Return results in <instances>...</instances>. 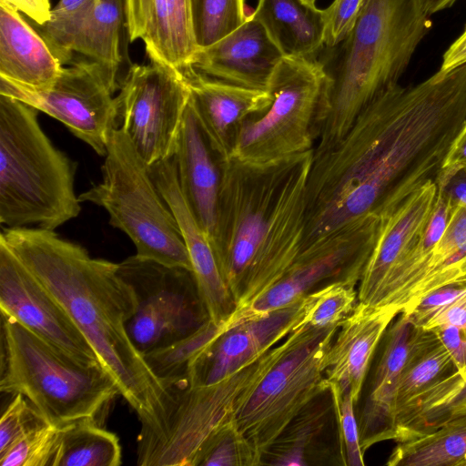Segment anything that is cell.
I'll use <instances>...</instances> for the list:
<instances>
[{
	"instance_id": "cell-7",
	"label": "cell",
	"mask_w": 466,
	"mask_h": 466,
	"mask_svg": "<svg viewBox=\"0 0 466 466\" xmlns=\"http://www.w3.org/2000/svg\"><path fill=\"white\" fill-rule=\"evenodd\" d=\"M283 342L227 378L204 386L186 378L162 382L157 410L140 419L137 464L141 466H197L208 441L228 422L249 390L278 360Z\"/></svg>"
},
{
	"instance_id": "cell-26",
	"label": "cell",
	"mask_w": 466,
	"mask_h": 466,
	"mask_svg": "<svg viewBox=\"0 0 466 466\" xmlns=\"http://www.w3.org/2000/svg\"><path fill=\"white\" fill-rule=\"evenodd\" d=\"M453 284H466V208L455 204L442 236L390 305L405 313L429 293Z\"/></svg>"
},
{
	"instance_id": "cell-11",
	"label": "cell",
	"mask_w": 466,
	"mask_h": 466,
	"mask_svg": "<svg viewBox=\"0 0 466 466\" xmlns=\"http://www.w3.org/2000/svg\"><path fill=\"white\" fill-rule=\"evenodd\" d=\"M118 273L135 294L136 311L126 329L141 355L188 336L209 319L193 270L136 254L118 263Z\"/></svg>"
},
{
	"instance_id": "cell-33",
	"label": "cell",
	"mask_w": 466,
	"mask_h": 466,
	"mask_svg": "<svg viewBox=\"0 0 466 466\" xmlns=\"http://www.w3.org/2000/svg\"><path fill=\"white\" fill-rule=\"evenodd\" d=\"M208 319L198 329L166 347L142 355L154 376L162 383L186 377L198 357L227 329Z\"/></svg>"
},
{
	"instance_id": "cell-8",
	"label": "cell",
	"mask_w": 466,
	"mask_h": 466,
	"mask_svg": "<svg viewBox=\"0 0 466 466\" xmlns=\"http://www.w3.org/2000/svg\"><path fill=\"white\" fill-rule=\"evenodd\" d=\"M102 175L100 183L78 197L80 202L105 208L109 224L129 237L137 256L192 270L174 214L156 187L148 166L119 128L110 135Z\"/></svg>"
},
{
	"instance_id": "cell-16",
	"label": "cell",
	"mask_w": 466,
	"mask_h": 466,
	"mask_svg": "<svg viewBox=\"0 0 466 466\" xmlns=\"http://www.w3.org/2000/svg\"><path fill=\"white\" fill-rule=\"evenodd\" d=\"M124 27L126 0H85L69 11L52 12L38 32L63 66L81 55L118 71Z\"/></svg>"
},
{
	"instance_id": "cell-37",
	"label": "cell",
	"mask_w": 466,
	"mask_h": 466,
	"mask_svg": "<svg viewBox=\"0 0 466 466\" xmlns=\"http://www.w3.org/2000/svg\"><path fill=\"white\" fill-rule=\"evenodd\" d=\"M263 465L248 439L233 420L225 424L207 443L197 466Z\"/></svg>"
},
{
	"instance_id": "cell-38",
	"label": "cell",
	"mask_w": 466,
	"mask_h": 466,
	"mask_svg": "<svg viewBox=\"0 0 466 466\" xmlns=\"http://www.w3.org/2000/svg\"><path fill=\"white\" fill-rule=\"evenodd\" d=\"M60 426L45 423L18 439L0 454L1 466H52Z\"/></svg>"
},
{
	"instance_id": "cell-4",
	"label": "cell",
	"mask_w": 466,
	"mask_h": 466,
	"mask_svg": "<svg viewBox=\"0 0 466 466\" xmlns=\"http://www.w3.org/2000/svg\"><path fill=\"white\" fill-rule=\"evenodd\" d=\"M431 28L420 0H367L350 35L319 59L330 107L315 151L335 145L373 99L399 84Z\"/></svg>"
},
{
	"instance_id": "cell-6",
	"label": "cell",
	"mask_w": 466,
	"mask_h": 466,
	"mask_svg": "<svg viewBox=\"0 0 466 466\" xmlns=\"http://www.w3.org/2000/svg\"><path fill=\"white\" fill-rule=\"evenodd\" d=\"M2 392L22 394L56 426L95 419L120 394L100 362L77 359L2 315Z\"/></svg>"
},
{
	"instance_id": "cell-40",
	"label": "cell",
	"mask_w": 466,
	"mask_h": 466,
	"mask_svg": "<svg viewBox=\"0 0 466 466\" xmlns=\"http://www.w3.org/2000/svg\"><path fill=\"white\" fill-rule=\"evenodd\" d=\"M48 423L22 394H15L0 420V454L31 430Z\"/></svg>"
},
{
	"instance_id": "cell-50",
	"label": "cell",
	"mask_w": 466,
	"mask_h": 466,
	"mask_svg": "<svg viewBox=\"0 0 466 466\" xmlns=\"http://www.w3.org/2000/svg\"><path fill=\"white\" fill-rule=\"evenodd\" d=\"M457 0H420L424 11L432 15L451 7Z\"/></svg>"
},
{
	"instance_id": "cell-30",
	"label": "cell",
	"mask_w": 466,
	"mask_h": 466,
	"mask_svg": "<svg viewBox=\"0 0 466 466\" xmlns=\"http://www.w3.org/2000/svg\"><path fill=\"white\" fill-rule=\"evenodd\" d=\"M466 460V392L434 431L397 443L388 466H462Z\"/></svg>"
},
{
	"instance_id": "cell-9",
	"label": "cell",
	"mask_w": 466,
	"mask_h": 466,
	"mask_svg": "<svg viewBox=\"0 0 466 466\" xmlns=\"http://www.w3.org/2000/svg\"><path fill=\"white\" fill-rule=\"evenodd\" d=\"M329 86L319 59L284 56L269 81V106L245 120L232 157L264 163L314 149L329 113Z\"/></svg>"
},
{
	"instance_id": "cell-25",
	"label": "cell",
	"mask_w": 466,
	"mask_h": 466,
	"mask_svg": "<svg viewBox=\"0 0 466 466\" xmlns=\"http://www.w3.org/2000/svg\"><path fill=\"white\" fill-rule=\"evenodd\" d=\"M63 67L38 30L0 1V77L41 90L55 83Z\"/></svg>"
},
{
	"instance_id": "cell-2",
	"label": "cell",
	"mask_w": 466,
	"mask_h": 466,
	"mask_svg": "<svg viewBox=\"0 0 466 466\" xmlns=\"http://www.w3.org/2000/svg\"><path fill=\"white\" fill-rule=\"evenodd\" d=\"M313 154L314 149L264 163L219 158L210 244L238 309L274 285L302 250Z\"/></svg>"
},
{
	"instance_id": "cell-10",
	"label": "cell",
	"mask_w": 466,
	"mask_h": 466,
	"mask_svg": "<svg viewBox=\"0 0 466 466\" xmlns=\"http://www.w3.org/2000/svg\"><path fill=\"white\" fill-rule=\"evenodd\" d=\"M339 325L300 323L284 339L278 360L246 392L234 421L261 458L288 424L309 402L329 390L326 353Z\"/></svg>"
},
{
	"instance_id": "cell-14",
	"label": "cell",
	"mask_w": 466,
	"mask_h": 466,
	"mask_svg": "<svg viewBox=\"0 0 466 466\" xmlns=\"http://www.w3.org/2000/svg\"><path fill=\"white\" fill-rule=\"evenodd\" d=\"M380 223L379 217L366 216L303 249L274 285L237 309L228 327L288 306L333 282L359 285Z\"/></svg>"
},
{
	"instance_id": "cell-13",
	"label": "cell",
	"mask_w": 466,
	"mask_h": 466,
	"mask_svg": "<svg viewBox=\"0 0 466 466\" xmlns=\"http://www.w3.org/2000/svg\"><path fill=\"white\" fill-rule=\"evenodd\" d=\"M189 98L184 74L153 62L131 66L120 82L116 128L148 167L173 157Z\"/></svg>"
},
{
	"instance_id": "cell-20",
	"label": "cell",
	"mask_w": 466,
	"mask_h": 466,
	"mask_svg": "<svg viewBox=\"0 0 466 466\" xmlns=\"http://www.w3.org/2000/svg\"><path fill=\"white\" fill-rule=\"evenodd\" d=\"M251 13L237 30L208 46L199 47L192 67L211 78L268 91L273 72L284 56Z\"/></svg>"
},
{
	"instance_id": "cell-42",
	"label": "cell",
	"mask_w": 466,
	"mask_h": 466,
	"mask_svg": "<svg viewBox=\"0 0 466 466\" xmlns=\"http://www.w3.org/2000/svg\"><path fill=\"white\" fill-rule=\"evenodd\" d=\"M466 292V284H453L438 289L423 297L415 307L404 314L420 327L424 325L444 307Z\"/></svg>"
},
{
	"instance_id": "cell-44",
	"label": "cell",
	"mask_w": 466,
	"mask_h": 466,
	"mask_svg": "<svg viewBox=\"0 0 466 466\" xmlns=\"http://www.w3.org/2000/svg\"><path fill=\"white\" fill-rule=\"evenodd\" d=\"M449 351L456 370L466 381V335L452 325H441L431 330Z\"/></svg>"
},
{
	"instance_id": "cell-1",
	"label": "cell",
	"mask_w": 466,
	"mask_h": 466,
	"mask_svg": "<svg viewBox=\"0 0 466 466\" xmlns=\"http://www.w3.org/2000/svg\"><path fill=\"white\" fill-rule=\"evenodd\" d=\"M465 121L466 64L380 94L335 145L314 150L302 250L435 182Z\"/></svg>"
},
{
	"instance_id": "cell-34",
	"label": "cell",
	"mask_w": 466,
	"mask_h": 466,
	"mask_svg": "<svg viewBox=\"0 0 466 466\" xmlns=\"http://www.w3.org/2000/svg\"><path fill=\"white\" fill-rule=\"evenodd\" d=\"M454 370L456 369L451 357L440 340L415 356L405 368L398 382L393 400L391 423L395 413L410 400Z\"/></svg>"
},
{
	"instance_id": "cell-18",
	"label": "cell",
	"mask_w": 466,
	"mask_h": 466,
	"mask_svg": "<svg viewBox=\"0 0 466 466\" xmlns=\"http://www.w3.org/2000/svg\"><path fill=\"white\" fill-rule=\"evenodd\" d=\"M384 344L360 415V444L365 452L372 445L389 441L393 400L400 378L419 353L439 340L400 313L384 334Z\"/></svg>"
},
{
	"instance_id": "cell-41",
	"label": "cell",
	"mask_w": 466,
	"mask_h": 466,
	"mask_svg": "<svg viewBox=\"0 0 466 466\" xmlns=\"http://www.w3.org/2000/svg\"><path fill=\"white\" fill-rule=\"evenodd\" d=\"M367 0H334L325 9V47L332 48L345 40L354 28Z\"/></svg>"
},
{
	"instance_id": "cell-24",
	"label": "cell",
	"mask_w": 466,
	"mask_h": 466,
	"mask_svg": "<svg viewBox=\"0 0 466 466\" xmlns=\"http://www.w3.org/2000/svg\"><path fill=\"white\" fill-rule=\"evenodd\" d=\"M173 158L183 197L210 242L217 220L220 162L209 145L190 98Z\"/></svg>"
},
{
	"instance_id": "cell-29",
	"label": "cell",
	"mask_w": 466,
	"mask_h": 466,
	"mask_svg": "<svg viewBox=\"0 0 466 466\" xmlns=\"http://www.w3.org/2000/svg\"><path fill=\"white\" fill-rule=\"evenodd\" d=\"M335 418L332 394L328 390L288 424L263 457V464L306 466L321 463L328 452L321 441Z\"/></svg>"
},
{
	"instance_id": "cell-15",
	"label": "cell",
	"mask_w": 466,
	"mask_h": 466,
	"mask_svg": "<svg viewBox=\"0 0 466 466\" xmlns=\"http://www.w3.org/2000/svg\"><path fill=\"white\" fill-rule=\"evenodd\" d=\"M0 309L2 315L72 356L87 362H100L65 309L2 239Z\"/></svg>"
},
{
	"instance_id": "cell-3",
	"label": "cell",
	"mask_w": 466,
	"mask_h": 466,
	"mask_svg": "<svg viewBox=\"0 0 466 466\" xmlns=\"http://www.w3.org/2000/svg\"><path fill=\"white\" fill-rule=\"evenodd\" d=\"M0 239L65 309L138 418L150 416L164 387L127 335L137 303L118 263L93 258L50 229L7 228Z\"/></svg>"
},
{
	"instance_id": "cell-43",
	"label": "cell",
	"mask_w": 466,
	"mask_h": 466,
	"mask_svg": "<svg viewBox=\"0 0 466 466\" xmlns=\"http://www.w3.org/2000/svg\"><path fill=\"white\" fill-rule=\"evenodd\" d=\"M460 173H466V121L455 137L436 178L438 190H442Z\"/></svg>"
},
{
	"instance_id": "cell-31",
	"label": "cell",
	"mask_w": 466,
	"mask_h": 466,
	"mask_svg": "<svg viewBox=\"0 0 466 466\" xmlns=\"http://www.w3.org/2000/svg\"><path fill=\"white\" fill-rule=\"evenodd\" d=\"M465 392L466 381L454 370L395 413L389 440L403 443L434 431Z\"/></svg>"
},
{
	"instance_id": "cell-52",
	"label": "cell",
	"mask_w": 466,
	"mask_h": 466,
	"mask_svg": "<svg viewBox=\"0 0 466 466\" xmlns=\"http://www.w3.org/2000/svg\"><path fill=\"white\" fill-rule=\"evenodd\" d=\"M462 466H466V460L463 461Z\"/></svg>"
},
{
	"instance_id": "cell-32",
	"label": "cell",
	"mask_w": 466,
	"mask_h": 466,
	"mask_svg": "<svg viewBox=\"0 0 466 466\" xmlns=\"http://www.w3.org/2000/svg\"><path fill=\"white\" fill-rule=\"evenodd\" d=\"M121 459L118 437L86 418L60 426L52 466H118Z\"/></svg>"
},
{
	"instance_id": "cell-28",
	"label": "cell",
	"mask_w": 466,
	"mask_h": 466,
	"mask_svg": "<svg viewBox=\"0 0 466 466\" xmlns=\"http://www.w3.org/2000/svg\"><path fill=\"white\" fill-rule=\"evenodd\" d=\"M141 40L150 62L180 72L192 67L199 48L194 0H152Z\"/></svg>"
},
{
	"instance_id": "cell-47",
	"label": "cell",
	"mask_w": 466,
	"mask_h": 466,
	"mask_svg": "<svg viewBox=\"0 0 466 466\" xmlns=\"http://www.w3.org/2000/svg\"><path fill=\"white\" fill-rule=\"evenodd\" d=\"M3 1L19 13H22L32 19L37 25H43L51 18L53 7L50 0H0Z\"/></svg>"
},
{
	"instance_id": "cell-46",
	"label": "cell",
	"mask_w": 466,
	"mask_h": 466,
	"mask_svg": "<svg viewBox=\"0 0 466 466\" xmlns=\"http://www.w3.org/2000/svg\"><path fill=\"white\" fill-rule=\"evenodd\" d=\"M441 325L458 327L466 335V292L444 307L422 329L431 331Z\"/></svg>"
},
{
	"instance_id": "cell-39",
	"label": "cell",
	"mask_w": 466,
	"mask_h": 466,
	"mask_svg": "<svg viewBox=\"0 0 466 466\" xmlns=\"http://www.w3.org/2000/svg\"><path fill=\"white\" fill-rule=\"evenodd\" d=\"M332 394L341 464L365 465L359 423L355 415V402L350 392L341 393L334 386H329Z\"/></svg>"
},
{
	"instance_id": "cell-22",
	"label": "cell",
	"mask_w": 466,
	"mask_h": 466,
	"mask_svg": "<svg viewBox=\"0 0 466 466\" xmlns=\"http://www.w3.org/2000/svg\"><path fill=\"white\" fill-rule=\"evenodd\" d=\"M182 73L211 148L221 160L231 157L243 123L269 106L270 94L208 77L193 67Z\"/></svg>"
},
{
	"instance_id": "cell-17",
	"label": "cell",
	"mask_w": 466,
	"mask_h": 466,
	"mask_svg": "<svg viewBox=\"0 0 466 466\" xmlns=\"http://www.w3.org/2000/svg\"><path fill=\"white\" fill-rule=\"evenodd\" d=\"M305 304L306 296L227 329L194 361L187 381L193 386L210 385L256 360L299 324Z\"/></svg>"
},
{
	"instance_id": "cell-12",
	"label": "cell",
	"mask_w": 466,
	"mask_h": 466,
	"mask_svg": "<svg viewBox=\"0 0 466 466\" xmlns=\"http://www.w3.org/2000/svg\"><path fill=\"white\" fill-rule=\"evenodd\" d=\"M120 87L118 71L83 59L63 67L55 83L34 90L0 77V94L24 102L62 122L76 137L106 157L116 128L114 93Z\"/></svg>"
},
{
	"instance_id": "cell-36",
	"label": "cell",
	"mask_w": 466,
	"mask_h": 466,
	"mask_svg": "<svg viewBox=\"0 0 466 466\" xmlns=\"http://www.w3.org/2000/svg\"><path fill=\"white\" fill-rule=\"evenodd\" d=\"M195 14L199 47L208 46L231 34L248 19L246 0H197Z\"/></svg>"
},
{
	"instance_id": "cell-27",
	"label": "cell",
	"mask_w": 466,
	"mask_h": 466,
	"mask_svg": "<svg viewBox=\"0 0 466 466\" xmlns=\"http://www.w3.org/2000/svg\"><path fill=\"white\" fill-rule=\"evenodd\" d=\"M251 15L284 56L317 58L325 47L326 11L309 0H258Z\"/></svg>"
},
{
	"instance_id": "cell-45",
	"label": "cell",
	"mask_w": 466,
	"mask_h": 466,
	"mask_svg": "<svg viewBox=\"0 0 466 466\" xmlns=\"http://www.w3.org/2000/svg\"><path fill=\"white\" fill-rule=\"evenodd\" d=\"M152 0H126L127 32L130 42L142 39L151 12Z\"/></svg>"
},
{
	"instance_id": "cell-48",
	"label": "cell",
	"mask_w": 466,
	"mask_h": 466,
	"mask_svg": "<svg viewBox=\"0 0 466 466\" xmlns=\"http://www.w3.org/2000/svg\"><path fill=\"white\" fill-rule=\"evenodd\" d=\"M463 64H466V25L443 54L439 70L449 71Z\"/></svg>"
},
{
	"instance_id": "cell-19",
	"label": "cell",
	"mask_w": 466,
	"mask_h": 466,
	"mask_svg": "<svg viewBox=\"0 0 466 466\" xmlns=\"http://www.w3.org/2000/svg\"><path fill=\"white\" fill-rule=\"evenodd\" d=\"M148 170L177 219L209 319L217 324H228L238 305L222 277L208 237L183 197L174 158L157 162L148 167Z\"/></svg>"
},
{
	"instance_id": "cell-21",
	"label": "cell",
	"mask_w": 466,
	"mask_h": 466,
	"mask_svg": "<svg viewBox=\"0 0 466 466\" xmlns=\"http://www.w3.org/2000/svg\"><path fill=\"white\" fill-rule=\"evenodd\" d=\"M400 313L397 306L372 307L358 301L326 353L324 373L329 386L341 393L350 392L358 403L375 350Z\"/></svg>"
},
{
	"instance_id": "cell-51",
	"label": "cell",
	"mask_w": 466,
	"mask_h": 466,
	"mask_svg": "<svg viewBox=\"0 0 466 466\" xmlns=\"http://www.w3.org/2000/svg\"><path fill=\"white\" fill-rule=\"evenodd\" d=\"M85 0H59V2L53 7L52 12L61 13L73 9L80 5Z\"/></svg>"
},
{
	"instance_id": "cell-35",
	"label": "cell",
	"mask_w": 466,
	"mask_h": 466,
	"mask_svg": "<svg viewBox=\"0 0 466 466\" xmlns=\"http://www.w3.org/2000/svg\"><path fill=\"white\" fill-rule=\"evenodd\" d=\"M356 286L338 281L308 294L300 323L313 327L340 325L358 303Z\"/></svg>"
},
{
	"instance_id": "cell-23",
	"label": "cell",
	"mask_w": 466,
	"mask_h": 466,
	"mask_svg": "<svg viewBox=\"0 0 466 466\" xmlns=\"http://www.w3.org/2000/svg\"><path fill=\"white\" fill-rule=\"evenodd\" d=\"M437 195L436 183L428 182L380 218L376 242L359 282V302L372 305L390 272L422 234Z\"/></svg>"
},
{
	"instance_id": "cell-5",
	"label": "cell",
	"mask_w": 466,
	"mask_h": 466,
	"mask_svg": "<svg viewBox=\"0 0 466 466\" xmlns=\"http://www.w3.org/2000/svg\"><path fill=\"white\" fill-rule=\"evenodd\" d=\"M33 106L0 94V222L54 230L81 211L76 164L42 130Z\"/></svg>"
},
{
	"instance_id": "cell-53",
	"label": "cell",
	"mask_w": 466,
	"mask_h": 466,
	"mask_svg": "<svg viewBox=\"0 0 466 466\" xmlns=\"http://www.w3.org/2000/svg\"><path fill=\"white\" fill-rule=\"evenodd\" d=\"M309 1L311 3H314V4L316 3V0H309Z\"/></svg>"
},
{
	"instance_id": "cell-49",
	"label": "cell",
	"mask_w": 466,
	"mask_h": 466,
	"mask_svg": "<svg viewBox=\"0 0 466 466\" xmlns=\"http://www.w3.org/2000/svg\"><path fill=\"white\" fill-rule=\"evenodd\" d=\"M441 191L446 195L451 203L466 208V173L458 174Z\"/></svg>"
}]
</instances>
